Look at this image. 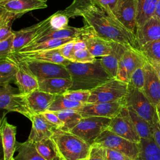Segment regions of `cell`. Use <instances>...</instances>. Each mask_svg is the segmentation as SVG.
I'll return each mask as SVG.
<instances>
[{
  "mask_svg": "<svg viewBox=\"0 0 160 160\" xmlns=\"http://www.w3.org/2000/svg\"><path fill=\"white\" fill-rule=\"evenodd\" d=\"M81 16L84 24L91 26L95 32L104 39L119 42L128 48L138 49L135 34L124 27L114 16L106 14L94 4L78 8L69 18Z\"/></svg>",
  "mask_w": 160,
  "mask_h": 160,
  "instance_id": "6da1fadb",
  "label": "cell"
},
{
  "mask_svg": "<svg viewBox=\"0 0 160 160\" xmlns=\"http://www.w3.org/2000/svg\"><path fill=\"white\" fill-rule=\"evenodd\" d=\"M126 106L125 100L112 102H87L77 110L82 118L96 116L113 118Z\"/></svg>",
  "mask_w": 160,
  "mask_h": 160,
  "instance_id": "7c38bea8",
  "label": "cell"
},
{
  "mask_svg": "<svg viewBox=\"0 0 160 160\" xmlns=\"http://www.w3.org/2000/svg\"><path fill=\"white\" fill-rule=\"evenodd\" d=\"M20 15L9 12L0 8V41H2L13 34L11 29L14 21Z\"/></svg>",
  "mask_w": 160,
  "mask_h": 160,
  "instance_id": "1f68e13d",
  "label": "cell"
},
{
  "mask_svg": "<svg viewBox=\"0 0 160 160\" xmlns=\"http://www.w3.org/2000/svg\"><path fill=\"white\" fill-rule=\"evenodd\" d=\"M34 144L37 152L46 160H54L59 156L56 145L51 138L42 139Z\"/></svg>",
  "mask_w": 160,
  "mask_h": 160,
  "instance_id": "e575fe53",
  "label": "cell"
},
{
  "mask_svg": "<svg viewBox=\"0 0 160 160\" xmlns=\"http://www.w3.org/2000/svg\"><path fill=\"white\" fill-rule=\"evenodd\" d=\"M96 60V58L89 52L88 48H83L73 51L72 62H92Z\"/></svg>",
  "mask_w": 160,
  "mask_h": 160,
  "instance_id": "f35d334b",
  "label": "cell"
},
{
  "mask_svg": "<svg viewBox=\"0 0 160 160\" xmlns=\"http://www.w3.org/2000/svg\"><path fill=\"white\" fill-rule=\"evenodd\" d=\"M47 7L44 0H0V8L21 16L28 12Z\"/></svg>",
  "mask_w": 160,
  "mask_h": 160,
  "instance_id": "44dd1931",
  "label": "cell"
},
{
  "mask_svg": "<svg viewBox=\"0 0 160 160\" xmlns=\"http://www.w3.org/2000/svg\"><path fill=\"white\" fill-rule=\"evenodd\" d=\"M39 89L54 95L62 94L71 89L72 82L71 78H53L38 81Z\"/></svg>",
  "mask_w": 160,
  "mask_h": 160,
  "instance_id": "cb8c5ba5",
  "label": "cell"
},
{
  "mask_svg": "<svg viewBox=\"0 0 160 160\" xmlns=\"http://www.w3.org/2000/svg\"><path fill=\"white\" fill-rule=\"evenodd\" d=\"M157 107V111H158V112L160 116V106H156Z\"/></svg>",
  "mask_w": 160,
  "mask_h": 160,
  "instance_id": "816d5d0a",
  "label": "cell"
},
{
  "mask_svg": "<svg viewBox=\"0 0 160 160\" xmlns=\"http://www.w3.org/2000/svg\"><path fill=\"white\" fill-rule=\"evenodd\" d=\"M117 1L118 0H92V4L102 9L108 15L114 16L112 11Z\"/></svg>",
  "mask_w": 160,
  "mask_h": 160,
  "instance_id": "7bdbcfd3",
  "label": "cell"
},
{
  "mask_svg": "<svg viewBox=\"0 0 160 160\" xmlns=\"http://www.w3.org/2000/svg\"><path fill=\"white\" fill-rule=\"evenodd\" d=\"M144 84L142 91L155 106H160V79L151 63L148 61L144 66Z\"/></svg>",
  "mask_w": 160,
  "mask_h": 160,
  "instance_id": "9a60e30c",
  "label": "cell"
},
{
  "mask_svg": "<svg viewBox=\"0 0 160 160\" xmlns=\"http://www.w3.org/2000/svg\"><path fill=\"white\" fill-rule=\"evenodd\" d=\"M88 160H108L106 155V148L93 143L91 145Z\"/></svg>",
  "mask_w": 160,
  "mask_h": 160,
  "instance_id": "ab89813d",
  "label": "cell"
},
{
  "mask_svg": "<svg viewBox=\"0 0 160 160\" xmlns=\"http://www.w3.org/2000/svg\"><path fill=\"white\" fill-rule=\"evenodd\" d=\"M155 16L158 17V18L160 19V0L158 1V2L156 4V9H155V12L154 15Z\"/></svg>",
  "mask_w": 160,
  "mask_h": 160,
  "instance_id": "681fc988",
  "label": "cell"
},
{
  "mask_svg": "<svg viewBox=\"0 0 160 160\" xmlns=\"http://www.w3.org/2000/svg\"><path fill=\"white\" fill-rule=\"evenodd\" d=\"M134 160H142V159H141V158H140L138 156V158H137L136 159H134Z\"/></svg>",
  "mask_w": 160,
  "mask_h": 160,
  "instance_id": "f5cc1de1",
  "label": "cell"
},
{
  "mask_svg": "<svg viewBox=\"0 0 160 160\" xmlns=\"http://www.w3.org/2000/svg\"><path fill=\"white\" fill-rule=\"evenodd\" d=\"M80 38L85 42L88 49L95 58L109 55L112 51V41L100 37L91 26Z\"/></svg>",
  "mask_w": 160,
  "mask_h": 160,
  "instance_id": "2e32d148",
  "label": "cell"
},
{
  "mask_svg": "<svg viewBox=\"0 0 160 160\" xmlns=\"http://www.w3.org/2000/svg\"><path fill=\"white\" fill-rule=\"evenodd\" d=\"M31 121L32 122V128L28 141L32 143L51 138L57 129L42 114H34Z\"/></svg>",
  "mask_w": 160,
  "mask_h": 160,
  "instance_id": "d6986e66",
  "label": "cell"
},
{
  "mask_svg": "<svg viewBox=\"0 0 160 160\" xmlns=\"http://www.w3.org/2000/svg\"><path fill=\"white\" fill-rule=\"evenodd\" d=\"M146 62V59L139 49L128 48L119 60L116 78L129 83L132 72L136 69L143 67Z\"/></svg>",
  "mask_w": 160,
  "mask_h": 160,
  "instance_id": "9c48e42d",
  "label": "cell"
},
{
  "mask_svg": "<svg viewBox=\"0 0 160 160\" xmlns=\"http://www.w3.org/2000/svg\"><path fill=\"white\" fill-rule=\"evenodd\" d=\"M16 149L18 151L15 160H46L36 151L34 143L26 141V142L16 144ZM54 160H62L60 156Z\"/></svg>",
  "mask_w": 160,
  "mask_h": 160,
  "instance_id": "83f0119b",
  "label": "cell"
},
{
  "mask_svg": "<svg viewBox=\"0 0 160 160\" xmlns=\"http://www.w3.org/2000/svg\"><path fill=\"white\" fill-rule=\"evenodd\" d=\"M22 61L25 62L31 72L38 81L53 78H71L70 74L64 65L38 61Z\"/></svg>",
  "mask_w": 160,
  "mask_h": 160,
  "instance_id": "8fae6325",
  "label": "cell"
},
{
  "mask_svg": "<svg viewBox=\"0 0 160 160\" xmlns=\"http://www.w3.org/2000/svg\"><path fill=\"white\" fill-rule=\"evenodd\" d=\"M151 64L154 67V68L160 79V63H152Z\"/></svg>",
  "mask_w": 160,
  "mask_h": 160,
  "instance_id": "f907efd6",
  "label": "cell"
},
{
  "mask_svg": "<svg viewBox=\"0 0 160 160\" xmlns=\"http://www.w3.org/2000/svg\"><path fill=\"white\" fill-rule=\"evenodd\" d=\"M139 49L144 44L160 39V19L153 16L142 26L138 27L135 32Z\"/></svg>",
  "mask_w": 160,
  "mask_h": 160,
  "instance_id": "e0dca14e",
  "label": "cell"
},
{
  "mask_svg": "<svg viewBox=\"0 0 160 160\" xmlns=\"http://www.w3.org/2000/svg\"><path fill=\"white\" fill-rule=\"evenodd\" d=\"M107 129L132 142L139 144L141 141V138L134 128L126 106L111 119Z\"/></svg>",
  "mask_w": 160,
  "mask_h": 160,
  "instance_id": "30bf717a",
  "label": "cell"
},
{
  "mask_svg": "<svg viewBox=\"0 0 160 160\" xmlns=\"http://www.w3.org/2000/svg\"><path fill=\"white\" fill-rule=\"evenodd\" d=\"M11 59L14 60L19 66V70L15 78L16 83L19 88V92L26 95L38 89V80L31 72L25 62L12 58Z\"/></svg>",
  "mask_w": 160,
  "mask_h": 160,
  "instance_id": "ffe728a7",
  "label": "cell"
},
{
  "mask_svg": "<svg viewBox=\"0 0 160 160\" xmlns=\"http://www.w3.org/2000/svg\"><path fill=\"white\" fill-rule=\"evenodd\" d=\"M79 38H78L71 41H69L57 48L59 54L64 58L72 62V54H73V46L76 41Z\"/></svg>",
  "mask_w": 160,
  "mask_h": 160,
  "instance_id": "ee69618b",
  "label": "cell"
},
{
  "mask_svg": "<svg viewBox=\"0 0 160 160\" xmlns=\"http://www.w3.org/2000/svg\"><path fill=\"white\" fill-rule=\"evenodd\" d=\"M84 104L82 102L71 101L66 98L62 94L56 95L48 111H61L66 110H76L79 109Z\"/></svg>",
  "mask_w": 160,
  "mask_h": 160,
  "instance_id": "d590c367",
  "label": "cell"
},
{
  "mask_svg": "<svg viewBox=\"0 0 160 160\" xmlns=\"http://www.w3.org/2000/svg\"><path fill=\"white\" fill-rule=\"evenodd\" d=\"M14 38V35L13 33L8 38L0 41V58L7 57L12 52Z\"/></svg>",
  "mask_w": 160,
  "mask_h": 160,
  "instance_id": "b9f144b4",
  "label": "cell"
},
{
  "mask_svg": "<svg viewBox=\"0 0 160 160\" xmlns=\"http://www.w3.org/2000/svg\"><path fill=\"white\" fill-rule=\"evenodd\" d=\"M124 100L126 106L132 109L151 124L152 123L157 112V108L151 102L142 89L128 84V89Z\"/></svg>",
  "mask_w": 160,
  "mask_h": 160,
  "instance_id": "52a82bcc",
  "label": "cell"
},
{
  "mask_svg": "<svg viewBox=\"0 0 160 160\" xmlns=\"http://www.w3.org/2000/svg\"><path fill=\"white\" fill-rule=\"evenodd\" d=\"M42 114L49 122H51L56 128L61 129L64 126L63 122L59 118L57 114L54 113L53 111H46L42 112Z\"/></svg>",
  "mask_w": 160,
  "mask_h": 160,
  "instance_id": "7dc6e473",
  "label": "cell"
},
{
  "mask_svg": "<svg viewBox=\"0 0 160 160\" xmlns=\"http://www.w3.org/2000/svg\"><path fill=\"white\" fill-rule=\"evenodd\" d=\"M92 4V0H74L71 5L67 7L63 11L69 18L71 14L77 9Z\"/></svg>",
  "mask_w": 160,
  "mask_h": 160,
  "instance_id": "f6af8a7d",
  "label": "cell"
},
{
  "mask_svg": "<svg viewBox=\"0 0 160 160\" xmlns=\"http://www.w3.org/2000/svg\"><path fill=\"white\" fill-rule=\"evenodd\" d=\"M128 84L136 88L142 89L144 84V66L136 69L132 72Z\"/></svg>",
  "mask_w": 160,
  "mask_h": 160,
  "instance_id": "60d3db41",
  "label": "cell"
},
{
  "mask_svg": "<svg viewBox=\"0 0 160 160\" xmlns=\"http://www.w3.org/2000/svg\"><path fill=\"white\" fill-rule=\"evenodd\" d=\"M94 143L107 149L122 152L133 160L136 159L139 154V144L126 139L108 129L103 131Z\"/></svg>",
  "mask_w": 160,
  "mask_h": 160,
  "instance_id": "ba28073f",
  "label": "cell"
},
{
  "mask_svg": "<svg viewBox=\"0 0 160 160\" xmlns=\"http://www.w3.org/2000/svg\"><path fill=\"white\" fill-rule=\"evenodd\" d=\"M139 50L149 63H160V39L144 44Z\"/></svg>",
  "mask_w": 160,
  "mask_h": 160,
  "instance_id": "8d00e7d4",
  "label": "cell"
},
{
  "mask_svg": "<svg viewBox=\"0 0 160 160\" xmlns=\"http://www.w3.org/2000/svg\"><path fill=\"white\" fill-rule=\"evenodd\" d=\"M65 66L72 82L70 90L91 91L112 79L103 68L100 59L92 62H71Z\"/></svg>",
  "mask_w": 160,
  "mask_h": 160,
  "instance_id": "7a4b0ae2",
  "label": "cell"
},
{
  "mask_svg": "<svg viewBox=\"0 0 160 160\" xmlns=\"http://www.w3.org/2000/svg\"><path fill=\"white\" fill-rule=\"evenodd\" d=\"M18 70V64L10 58H0V84L9 83L15 79Z\"/></svg>",
  "mask_w": 160,
  "mask_h": 160,
  "instance_id": "f546056e",
  "label": "cell"
},
{
  "mask_svg": "<svg viewBox=\"0 0 160 160\" xmlns=\"http://www.w3.org/2000/svg\"><path fill=\"white\" fill-rule=\"evenodd\" d=\"M9 58L21 61H44L66 66L71 61L62 57L57 48L47 50H38L25 52H17L8 56Z\"/></svg>",
  "mask_w": 160,
  "mask_h": 160,
  "instance_id": "4fadbf2b",
  "label": "cell"
},
{
  "mask_svg": "<svg viewBox=\"0 0 160 160\" xmlns=\"http://www.w3.org/2000/svg\"><path fill=\"white\" fill-rule=\"evenodd\" d=\"M41 25V21L19 31H13L14 35L13 48L11 53L17 52L22 48L29 44L34 39L35 34Z\"/></svg>",
  "mask_w": 160,
  "mask_h": 160,
  "instance_id": "484cf974",
  "label": "cell"
},
{
  "mask_svg": "<svg viewBox=\"0 0 160 160\" xmlns=\"http://www.w3.org/2000/svg\"><path fill=\"white\" fill-rule=\"evenodd\" d=\"M128 108L132 123L140 138L152 139V134L151 124L145 119L138 115L132 109L129 107H128Z\"/></svg>",
  "mask_w": 160,
  "mask_h": 160,
  "instance_id": "4dcf8cb0",
  "label": "cell"
},
{
  "mask_svg": "<svg viewBox=\"0 0 160 160\" xmlns=\"http://www.w3.org/2000/svg\"><path fill=\"white\" fill-rule=\"evenodd\" d=\"M0 108L8 111L19 112L30 121L34 115L28 106L25 95L14 92V88L9 83L1 85Z\"/></svg>",
  "mask_w": 160,
  "mask_h": 160,
  "instance_id": "5b68a950",
  "label": "cell"
},
{
  "mask_svg": "<svg viewBox=\"0 0 160 160\" xmlns=\"http://www.w3.org/2000/svg\"><path fill=\"white\" fill-rule=\"evenodd\" d=\"M112 51L109 55L101 57L100 61L106 71L112 78L117 76L119 60L126 50L129 48L119 42L112 41Z\"/></svg>",
  "mask_w": 160,
  "mask_h": 160,
  "instance_id": "603a6c76",
  "label": "cell"
},
{
  "mask_svg": "<svg viewBox=\"0 0 160 160\" xmlns=\"http://www.w3.org/2000/svg\"><path fill=\"white\" fill-rule=\"evenodd\" d=\"M62 160L88 159L91 144L71 132L56 129L51 138Z\"/></svg>",
  "mask_w": 160,
  "mask_h": 160,
  "instance_id": "3957f363",
  "label": "cell"
},
{
  "mask_svg": "<svg viewBox=\"0 0 160 160\" xmlns=\"http://www.w3.org/2000/svg\"><path fill=\"white\" fill-rule=\"evenodd\" d=\"M111 120V118L104 117L82 118L71 132L91 145L98 136L108 129Z\"/></svg>",
  "mask_w": 160,
  "mask_h": 160,
  "instance_id": "8992f818",
  "label": "cell"
},
{
  "mask_svg": "<svg viewBox=\"0 0 160 160\" xmlns=\"http://www.w3.org/2000/svg\"><path fill=\"white\" fill-rule=\"evenodd\" d=\"M139 146V157L142 160H160V148L153 138H141Z\"/></svg>",
  "mask_w": 160,
  "mask_h": 160,
  "instance_id": "f1b7e54d",
  "label": "cell"
},
{
  "mask_svg": "<svg viewBox=\"0 0 160 160\" xmlns=\"http://www.w3.org/2000/svg\"><path fill=\"white\" fill-rule=\"evenodd\" d=\"M76 38H62V39H54L46 40L42 42L28 44L24 48H22L18 52H25V51H38V50H47L56 49L58 47L71 41Z\"/></svg>",
  "mask_w": 160,
  "mask_h": 160,
  "instance_id": "d6a6232c",
  "label": "cell"
},
{
  "mask_svg": "<svg viewBox=\"0 0 160 160\" xmlns=\"http://www.w3.org/2000/svg\"><path fill=\"white\" fill-rule=\"evenodd\" d=\"M16 127L7 121L3 116L1 121V136L3 149V160H15L14 154L16 150Z\"/></svg>",
  "mask_w": 160,
  "mask_h": 160,
  "instance_id": "ac0fdd59",
  "label": "cell"
},
{
  "mask_svg": "<svg viewBox=\"0 0 160 160\" xmlns=\"http://www.w3.org/2000/svg\"><path fill=\"white\" fill-rule=\"evenodd\" d=\"M63 122L64 126L61 129L63 131L71 132V131L80 122L82 116L76 110H66L61 111H53Z\"/></svg>",
  "mask_w": 160,
  "mask_h": 160,
  "instance_id": "836d02e7",
  "label": "cell"
},
{
  "mask_svg": "<svg viewBox=\"0 0 160 160\" xmlns=\"http://www.w3.org/2000/svg\"><path fill=\"white\" fill-rule=\"evenodd\" d=\"M128 83L112 78L91 91L88 102H112L124 99Z\"/></svg>",
  "mask_w": 160,
  "mask_h": 160,
  "instance_id": "277c9868",
  "label": "cell"
},
{
  "mask_svg": "<svg viewBox=\"0 0 160 160\" xmlns=\"http://www.w3.org/2000/svg\"><path fill=\"white\" fill-rule=\"evenodd\" d=\"M112 12L119 22L135 34L136 30V5L135 0H118Z\"/></svg>",
  "mask_w": 160,
  "mask_h": 160,
  "instance_id": "5bb4252c",
  "label": "cell"
},
{
  "mask_svg": "<svg viewBox=\"0 0 160 160\" xmlns=\"http://www.w3.org/2000/svg\"><path fill=\"white\" fill-rule=\"evenodd\" d=\"M84 160H88V159H84Z\"/></svg>",
  "mask_w": 160,
  "mask_h": 160,
  "instance_id": "db71d44e",
  "label": "cell"
},
{
  "mask_svg": "<svg viewBox=\"0 0 160 160\" xmlns=\"http://www.w3.org/2000/svg\"><path fill=\"white\" fill-rule=\"evenodd\" d=\"M55 96L37 89L26 94L25 98L29 108L34 114H39L48 110Z\"/></svg>",
  "mask_w": 160,
  "mask_h": 160,
  "instance_id": "7402d4cb",
  "label": "cell"
},
{
  "mask_svg": "<svg viewBox=\"0 0 160 160\" xmlns=\"http://www.w3.org/2000/svg\"><path fill=\"white\" fill-rule=\"evenodd\" d=\"M90 94L91 91L88 90H69L62 94L68 99L83 104L88 102Z\"/></svg>",
  "mask_w": 160,
  "mask_h": 160,
  "instance_id": "74e56055",
  "label": "cell"
},
{
  "mask_svg": "<svg viewBox=\"0 0 160 160\" xmlns=\"http://www.w3.org/2000/svg\"><path fill=\"white\" fill-rule=\"evenodd\" d=\"M157 108V107H156ZM152 138L155 142L160 148V116L158 112L154 118L152 123L151 124Z\"/></svg>",
  "mask_w": 160,
  "mask_h": 160,
  "instance_id": "bcb514c9",
  "label": "cell"
},
{
  "mask_svg": "<svg viewBox=\"0 0 160 160\" xmlns=\"http://www.w3.org/2000/svg\"><path fill=\"white\" fill-rule=\"evenodd\" d=\"M89 28V26L84 24L81 28H75L68 26V27L56 31H52L44 35L39 36V38L32 40L29 44L42 42L46 40L54 39H62L68 38H81Z\"/></svg>",
  "mask_w": 160,
  "mask_h": 160,
  "instance_id": "d4e9b609",
  "label": "cell"
},
{
  "mask_svg": "<svg viewBox=\"0 0 160 160\" xmlns=\"http://www.w3.org/2000/svg\"><path fill=\"white\" fill-rule=\"evenodd\" d=\"M106 155L108 160H133L122 152L107 148Z\"/></svg>",
  "mask_w": 160,
  "mask_h": 160,
  "instance_id": "c3c4849f",
  "label": "cell"
},
{
  "mask_svg": "<svg viewBox=\"0 0 160 160\" xmlns=\"http://www.w3.org/2000/svg\"><path fill=\"white\" fill-rule=\"evenodd\" d=\"M158 0H135L136 5V28L154 15Z\"/></svg>",
  "mask_w": 160,
  "mask_h": 160,
  "instance_id": "4316f807",
  "label": "cell"
}]
</instances>
